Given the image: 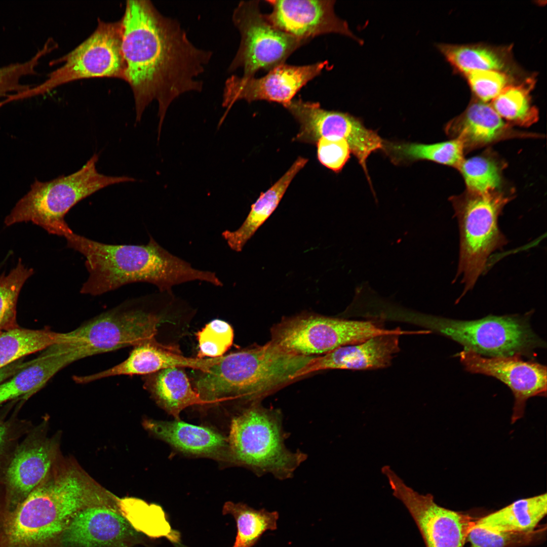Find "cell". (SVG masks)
Instances as JSON below:
<instances>
[{
  "label": "cell",
  "instance_id": "obj_1",
  "mask_svg": "<svg viewBox=\"0 0 547 547\" xmlns=\"http://www.w3.org/2000/svg\"><path fill=\"white\" fill-rule=\"evenodd\" d=\"M121 21L124 80L133 93L136 121L157 101L160 137L171 103L185 93L203 90L198 77L213 52L196 46L179 22L164 15L150 1H127Z\"/></svg>",
  "mask_w": 547,
  "mask_h": 547
},
{
  "label": "cell",
  "instance_id": "obj_2",
  "mask_svg": "<svg viewBox=\"0 0 547 547\" xmlns=\"http://www.w3.org/2000/svg\"><path fill=\"white\" fill-rule=\"evenodd\" d=\"M107 495L77 465L58 458L14 510H0V547H51L77 512L102 505Z\"/></svg>",
  "mask_w": 547,
  "mask_h": 547
},
{
  "label": "cell",
  "instance_id": "obj_3",
  "mask_svg": "<svg viewBox=\"0 0 547 547\" xmlns=\"http://www.w3.org/2000/svg\"><path fill=\"white\" fill-rule=\"evenodd\" d=\"M64 237L67 246L86 259L89 276L82 294L98 296L135 282L152 284L160 292L171 291L174 286L207 278L205 270L172 254L151 236L145 245L107 244L73 231Z\"/></svg>",
  "mask_w": 547,
  "mask_h": 547
},
{
  "label": "cell",
  "instance_id": "obj_4",
  "mask_svg": "<svg viewBox=\"0 0 547 547\" xmlns=\"http://www.w3.org/2000/svg\"><path fill=\"white\" fill-rule=\"evenodd\" d=\"M315 357L287 351L269 341L223 356L208 368L197 370L193 388L203 405L226 400L260 402L298 378Z\"/></svg>",
  "mask_w": 547,
  "mask_h": 547
},
{
  "label": "cell",
  "instance_id": "obj_5",
  "mask_svg": "<svg viewBox=\"0 0 547 547\" xmlns=\"http://www.w3.org/2000/svg\"><path fill=\"white\" fill-rule=\"evenodd\" d=\"M179 304L170 292L125 301L67 332V341L55 347L69 365L125 347L148 342L162 343L156 339L159 327Z\"/></svg>",
  "mask_w": 547,
  "mask_h": 547
},
{
  "label": "cell",
  "instance_id": "obj_6",
  "mask_svg": "<svg viewBox=\"0 0 547 547\" xmlns=\"http://www.w3.org/2000/svg\"><path fill=\"white\" fill-rule=\"evenodd\" d=\"M287 438L280 410L265 408L260 402L249 404L231 422L227 438L230 462L259 476L291 478L307 455L289 450L284 443Z\"/></svg>",
  "mask_w": 547,
  "mask_h": 547
},
{
  "label": "cell",
  "instance_id": "obj_7",
  "mask_svg": "<svg viewBox=\"0 0 547 547\" xmlns=\"http://www.w3.org/2000/svg\"><path fill=\"white\" fill-rule=\"evenodd\" d=\"M98 159V154H94L82 168L69 175L47 182L36 179L6 216L5 225L31 222L50 234L64 237L72 232L65 216L75 204L109 185L135 180L128 176L99 173L96 167Z\"/></svg>",
  "mask_w": 547,
  "mask_h": 547
},
{
  "label": "cell",
  "instance_id": "obj_8",
  "mask_svg": "<svg viewBox=\"0 0 547 547\" xmlns=\"http://www.w3.org/2000/svg\"><path fill=\"white\" fill-rule=\"evenodd\" d=\"M510 199L501 191L466 190L451 199L460 231L458 272L462 275L465 291L474 287L490 254L506 244L498 217Z\"/></svg>",
  "mask_w": 547,
  "mask_h": 547
},
{
  "label": "cell",
  "instance_id": "obj_9",
  "mask_svg": "<svg viewBox=\"0 0 547 547\" xmlns=\"http://www.w3.org/2000/svg\"><path fill=\"white\" fill-rule=\"evenodd\" d=\"M421 325L488 357L519 356L532 358L545 342L532 330L527 316H488L470 321L429 317Z\"/></svg>",
  "mask_w": 547,
  "mask_h": 547
},
{
  "label": "cell",
  "instance_id": "obj_10",
  "mask_svg": "<svg viewBox=\"0 0 547 547\" xmlns=\"http://www.w3.org/2000/svg\"><path fill=\"white\" fill-rule=\"evenodd\" d=\"M121 20L112 22L98 20L94 31L65 56L52 61L53 65L64 63L50 72L37 85L9 95L6 104L45 94L63 84L76 80L94 77L125 79L126 64L122 51Z\"/></svg>",
  "mask_w": 547,
  "mask_h": 547
},
{
  "label": "cell",
  "instance_id": "obj_11",
  "mask_svg": "<svg viewBox=\"0 0 547 547\" xmlns=\"http://www.w3.org/2000/svg\"><path fill=\"white\" fill-rule=\"evenodd\" d=\"M270 341L304 356L324 355L341 346L384 334L408 335L400 328L388 329L373 320H348L302 312L284 318L271 328Z\"/></svg>",
  "mask_w": 547,
  "mask_h": 547
},
{
  "label": "cell",
  "instance_id": "obj_12",
  "mask_svg": "<svg viewBox=\"0 0 547 547\" xmlns=\"http://www.w3.org/2000/svg\"><path fill=\"white\" fill-rule=\"evenodd\" d=\"M232 21L240 33L241 42L228 71L242 69L244 77H253L260 69L269 71L284 64L295 50L308 42L275 27L261 13L259 1L240 2L233 11Z\"/></svg>",
  "mask_w": 547,
  "mask_h": 547
},
{
  "label": "cell",
  "instance_id": "obj_13",
  "mask_svg": "<svg viewBox=\"0 0 547 547\" xmlns=\"http://www.w3.org/2000/svg\"><path fill=\"white\" fill-rule=\"evenodd\" d=\"M46 421L30 429L13 452L0 479V510H14L41 483L58 459V438L47 436Z\"/></svg>",
  "mask_w": 547,
  "mask_h": 547
},
{
  "label": "cell",
  "instance_id": "obj_14",
  "mask_svg": "<svg viewBox=\"0 0 547 547\" xmlns=\"http://www.w3.org/2000/svg\"><path fill=\"white\" fill-rule=\"evenodd\" d=\"M283 106L299 124L295 140L316 144L321 137L344 139L370 181L366 160L372 152L383 149L384 144V141L376 132L366 128L354 116L340 111L325 110L318 103L293 99Z\"/></svg>",
  "mask_w": 547,
  "mask_h": 547
},
{
  "label": "cell",
  "instance_id": "obj_15",
  "mask_svg": "<svg viewBox=\"0 0 547 547\" xmlns=\"http://www.w3.org/2000/svg\"><path fill=\"white\" fill-rule=\"evenodd\" d=\"M381 472L393 495L404 504L414 519L426 547H464L476 520L468 515L439 505L431 494L415 491L390 466H383Z\"/></svg>",
  "mask_w": 547,
  "mask_h": 547
},
{
  "label": "cell",
  "instance_id": "obj_16",
  "mask_svg": "<svg viewBox=\"0 0 547 547\" xmlns=\"http://www.w3.org/2000/svg\"><path fill=\"white\" fill-rule=\"evenodd\" d=\"M456 356L466 371L495 377L510 388L514 398L512 423L523 417L529 398L546 397L545 365L519 356L486 357L464 349Z\"/></svg>",
  "mask_w": 547,
  "mask_h": 547
},
{
  "label": "cell",
  "instance_id": "obj_17",
  "mask_svg": "<svg viewBox=\"0 0 547 547\" xmlns=\"http://www.w3.org/2000/svg\"><path fill=\"white\" fill-rule=\"evenodd\" d=\"M326 61L307 65L282 64L260 78L232 75L226 80L222 94V106L229 109L237 101L265 100L286 104L309 81L319 75Z\"/></svg>",
  "mask_w": 547,
  "mask_h": 547
},
{
  "label": "cell",
  "instance_id": "obj_18",
  "mask_svg": "<svg viewBox=\"0 0 547 547\" xmlns=\"http://www.w3.org/2000/svg\"><path fill=\"white\" fill-rule=\"evenodd\" d=\"M271 12L266 15L277 28L296 37L310 41L327 33H338L356 41L348 23L336 16L335 1L270 0Z\"/></svg>",
  "mask_w": 547,
  "mask_h": 547
},
{
  "label": "cell",
  "instance_id": "obj_19",
  "mask_svg": "<svg viewBox=\"0 0 547 547\" xmlns=\"http://www.w3.org/2000/svg\"><path fill=\"white\" fill-rule=\"evenodd\" d=\"M134 532L120 513L103 505L77 512L60 539L63 547H127Z\"/></svg>",
  "mask_w": 547,
  "mask_h": 547
},
{
  "label": "cell",
  "instance_id": "obj_20",
  "mask_svg": "<svg viewBox=\"0 0 547 547\" xmlns=\"http://www.w3.org/2000/svg\"><path fill=\"white\" fill-rule=\"evenodd\" d=\"M384 334L337 348L316 356L298 374V378L327 369L370 370L388 367L400 351L399 337Z\"/></svg>",
  "mask_w": 547,
  "mask_h": 547
},
{
  "label": "cell",
  "instance_id": "obj_21",
  "mask_svg": "<svg viewBox=\"0 0 547 547\" xmlns=\"http://www.w3.org/2000/svg\"><path fill=\"white\" fill-rule=\"evenodd\" d=\"M128 357L121 363L101 372L85 376H73L78 384H86L118 375H147L172 367L204 370L214 362L211 358H190L182 356L177 348L148 342L133 346Z\"/></svg>",
  "mask_w": 547,
  "mask_h": 547
},
{
  "label": "cell",
  "instance_id": "obj_22",
  "mask_svg": "<svg viewBox=\"0 0 547 547\" xmlns=\"http://www.w3.org/2000/svg\"><path fill=\"white\" fill-rule=\"evenodd\" d=\"M446 132L462 144L464 151L521 135L505 122L491 104L472 101L460 115L447 125Z\"/></svg>",
  "mask_w": 547,
  "mask_h": 547
},
{
  "label": "cell",
  "instance_id": "obj_23",
  "mask_svg": "<svg viewBox=\"0 0 547 547\" xmlns=\"http://www.w3.org/2000/svg\"><path fill=\"white\" fill-rule=\"evenodd\" d=\"M145 428L182 452L230 461L228 438L208 427L179 420L145 419Z\"/></svg>",
  "mask_w": 547,
  "mask_h": 547
},
{
  "label": "cell",
  "instance_id": "obj_24",
  "mask_svg": "<svg viewBox=\"0 0 547 547\" xmlns=\"http://www.w3.org/2000/svg\"><path fill=\"white\" fill-rule=\"evenodd\" d=\"M308 160L299 157L279 180L251 206V210L240 227L234 231L225 230L222 236L229 247L241 252L258 228L277 208L287 189L296 174L305 166Z\"/></svg>",
  "mask_w": 547,
  "mask_h": 547
},
{
  "label": "cell",
  "instance_id": "obj_25",
  "mask_svg": "<svg viewBox=\"0 0 547 547\" xmlns=\"http://www.w3.org/2000/svg\"><path fill=\"white\" fill-rule=\"evenodd\" d=\"M144 387L156 403L177 420L185 408L203 405L185 368L172 367L145 375Z\"/></svg>",
  "mask_w": 547,
  "mask_h": 547
},
{
  "label": "cell",
  "instance_id": "obj_26",
  "mask_svg": "<svg viewBox=\"0 0 547 547\" xmlns=\"http://www.w3.org/2000/svg\"><path fill=\"white\" fill-rule=\"evenodd\" d=\"M66 366L63 356L52 346L49 347L37 358L29 361L9 380L0 384V405L19 397L28 398Z\"/></svg>",
  "mask_w": 547,
  "mask_h": 547
},
{
  "label": "cell",
  "instance_id": "obj_27",
  "mask_svg": "<svg viewBox=\"0 0 547 547\" xmlns=\"http://www.w3.org/2000/svg\"><path fill=\"white\" fill-rule=\"evenodd\" d=\"M547 513V495L518 499L475 521V526L491 531L531 532Z\"/></svg>",
  "mask_w": 547,
  "mask_h": 547
},
{
  "label": "cell",
  "instance_id": "obj_28",
  "mask_svg": "<svg viewBox=\"0 0 547 547\" xmlns=\"http://www.w3.org/2000/svg\"><path fill=\"white\" fill-rule=\"evenodd\" d=\"M437 48L452 65L465 74L483 70L506 72L511 65L510 52L507 48L444 44H438Z\"/></svg>",
  "mask_w": 547,
  "mask_h": 547
},
{
  "label": "cell",
  "instance_id": "obj_29",
  "mask_svg": "<svg viewBox=\"0 0 547 547\" xmlns=\"http://www.w3.org/2000/svg\"><path fill=\"white\" fill-rule=\"evenodd\" d=\"M67 333L49 329L32 330L19 327L0 334V368L35 352L68 339Z\"/></svg>",
  "mask_w": 547,
  "mask_h": 547
},
{
  "label": "cell",
  "instance_id": "obj_30",
  "mask_svg": "<svg viewBox=\"0 0 547 547\" xmlns=\"http://www.w3.org/2000/svg\"><path fill=\"white\" fill-rule=\"evenodd\" d=\"M383 149L396 162L426 160L457 169L464 159L463 145L455 139L429 144L384 142Z\"/></svg>",
  "mask_w": 547,
  "mask_h": 547
},
{
  "label": "cell",
  "instance_id": "obj_31",
  "mask_svg": "<svg viewBox=\"0 0 547 547\" xmlns=\"http://www.w3.org/2000/svg\"><path fill=\"white\" fill-rule=\"evenodd\" d=\"M534 80L530 78L518 85H510L492 100L491 105L507 123L521 126L531 125L538 119V111L532 104L530 91Z\"/></svg>",
  "mask_w": 547,
  "mask_h": 547
},
{
  "label": "cell",
  "instance_id": "obj_32",
  "mask_svg": "<svg viewBox=\"0 0 547 547\" xmlns=\"http://www.w3.org/2000/svg\"><path fill=\"white\" fill-rule=\"evenodd\" d=\"M223 515L231 514L237 525V535L232 547H252L267 530L277 529L279 514L264 509L255 510L243 503L226 502Z\"/></svg>",
  "mask_w": 547,
  "mask_h": 547
},
{
  "label": "cell",
  "instance_id": "obj_33",
  "mask_svg": "<svg viewBox=\"0 0 547 547\" xmlns=\"http://www.w3.org/2000/svg\"><path fill=\"white\" fill-rule=\"evenodd\" d=\"M503 165L494 154H482L463 159L457 168L467 190L485 193L500 191Z\"/></svg>",
  "mask_w": 547,
  "mask_h": 547
},
{
  "label": "cell",
  "instance_id": "obj_34",
  "mask_svg": "<svg viewBox=\"0 0 547 547\" xmlns=\"http://www.w3.org/2000/svg\"><path fill=\"white\" fill-rule=\"evenodd\" d=\"M33 269L26 267L19 259L16 266L6 275H0V334L19 327L16 307L20 292Z\"/></svg>",
  "mask_w": 547,
  "mask_h": 547
},
{
  "label": "cell",
  "instance_id": "obj_35",
  "mask_svg": "<svg viewBox=\"0 0 547 547\" xmlns=\"http://www.w3.org/2000/svg\"><path fill=\"white\" fill-rule=\"evenodd\" d=\"M199 350L197 358H217L224 356L232 344L234 332L223 320L214 319L196 334Z\"/></svg>",
  "mask_w": 547,
  "mask_h": 547
},
{
  "label": "cell",
  "instance_id": "obj_36",
  "mask_svg": "<svg viewBox=\"0 0 547 547\" xmlns=\"http://www.w3.org/2000/svg\"><path fill=\"white\" fill-rule=\"evenodd\" d=\"M51 52L46 45L40 49L29 60L0 67V98H5L12 94L29 89L32 85L24 84L21 80L26 76L37 73L36 68L41 59Z\"/></svg>",
  "mask_w": 547,
  "mask_h": 547
},
{
  "label": "cell",
  "instance_id": "obj_37",
  "mask_svg": "<svg viewBox=\"0 0 547 547\" xmlns=\"http://www.w3.org/2000/svg\"><path fill=\"white\" fill-rule=\"evenodd\" d=\"M543 531V528L528 532L491 531L474 525L467 539L470 547H515L533 542Z\"/></svg>",
  "mask_w": 547,
  "mask_h": 547
},
{
  "label": "cell",
  "instance_id": "obj_38",
  "mask_svg": "<svg viewBox=\"0 0 547 547\" xmlns=\"http://www.w3.org/2000/svg\"><path fill=\"white\" fill-rule=\"evenodd\" d=\"M465 75L478 99L484 102L492 101L512 84L510 76L502 71L475 70Z\"/></svg>",
  "mask_w": 547,
  "mask_h": 547
},
{
  "label": "cell",
  "instance_id": "obj_39",
  "mask_svg": "<svg viewBox=\"0 0 547 547\" xmlns=\"http://www.w3.org/2000/svg\"><path fill=\"white\" fill-rule=\"evenodd\" d=\"M316 144L319 162L335 172L341 171L350 157V148L344 139L321 137Z\"/></svg>",
  "mask_w": 547,
  "mask_h": 547
},
{
  "label": "cell",
  "instance_id": "obj_40",
  "mask_svg": "<svg viewBox=\"0 0 547 547\" xmlns=\"http://www.w3.org/2000/svg\"><path fill=\"white\" fill-rule=\"evenodd\" d=\"M0 420V479L13 452L17 446V440L23 432H28L30 426L25 422Z\"/></svg>",
  "mask_w": 547,
  "mask_h": 547
},
{
  "label": "cell",
  "instance_id": "obj_41",
  "mask_svg": "<svg viewBox=\"0 0 547 547\" xmlns=\"http://www.w3.org/2000/svg\"><path fill=\"white\" fill-rule=\"evenodd\" d=\"M28 363V361L23 362L20 359L0 368V384L25 367Z\"/></svg>",
  "mask_w": 547,
  "mask_h": 547
}]
</instances>
